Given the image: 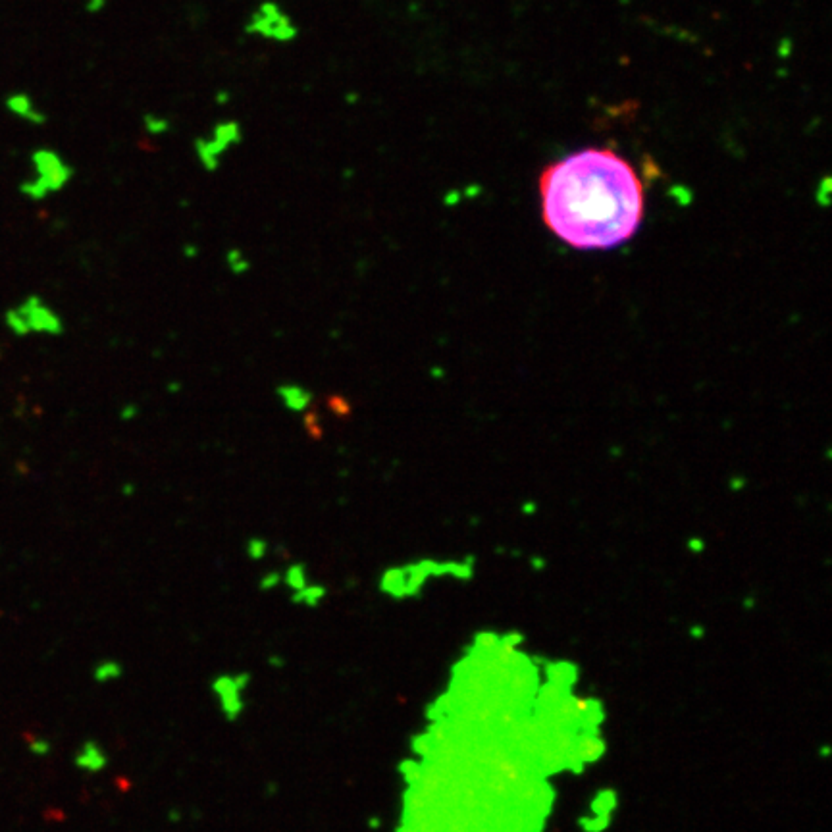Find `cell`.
I'll list each match as a JSON object with an SVG mask.
<instances>
[{
  "label": "cell",
  "instance_id": "1",
  "mask_svg": "<svg viewBox=\"0 0 832 832\" xmlns=\"http://www.w3.org/2000/svg\"><path fill=\"white\" fill-rule=\"evenodd\" d=\"M543 223L576 251H609L632 239L644 220V183L609 148H584L543 168Z\"/></svg>",
  "mask_w": 832,
  "mask_h": 832
},
{
  "label": "cell",
  "instance_id": "2",
  "mask_svg": "<svg viewBox=\"0 0 832 832\" xmlns=\"http://www.w3.org/2000/svg\"><path fill=\"white\" fill-rule=\"evenodd\" d=\"M4 326L16 337H27V335L58 337L66 332L60 314L35 293L27 295L26 299L19 300L4 312Z\"/></svg>",
  "mask_w": 832,
  "mask_h": 832
},
{
  "label": "cell",
  "instance_id": "3",
  "mask_svg": "<svg viewBox=\"0 0 832 832\" xmlns=\"http://www.w3.org/2000/svg\"><path fill=\"white\" fill-rule=\"evenodd\" d=\"M243 33L247 37L264 39L270 43L291 44L299 39L300 29L291 14L278 0H260L251 10L249 17L243 26Z\"/></svg>",
  "mask_w": 832,
  "mask_h": 832
},
{
  "label": "cell",
  "instance_id": "4",
  "mask_svg": "<svg viewBox=\"0 0 832 832\" xmlns=\"http://www.w3.org/2000/svg\"><path fill=\"white\" fill-rule=\"evenodd\" d=\"M243 139H245V129L239 120L233 118L220 120L216 121L206 135L195 137L193 155L206 173H216L222 168L223 156L235 146H239Z\"/></svg>",
  "mask_w": 832,
  "mask_h": 832
},
{
  "label": "cell",
  "instance_id": "5",
  "mask_svg": "<svg viewBox=\"0 0 832 832\" xmlns=\"http://www.w3.org/2000/svg\"><path fill=\"white\" fill-rule=\"evenodd\" d=\"M33 164L37 170V178L24 183V187H22V191L31 201H43L52 193L62 191L76 173L74 166H69L58 153H54L51 148L37 151L33 155Z\"/></svg>",
  "mask_w": 832,
  "mask_h": 832
},
{
  "label": "cell",
  "instance_id": "6",
  "mask_svg": "<svg viewBox=\"0 0 832 832\" xmlns=\"http://www.w3.org/2000/svg\"><path fill=\"white\" fill-rule=\"evenodd\" d=\"M251 677L247 670H237V672H222L218 677L212 678L210 682V692L214 695L218 709L222 713V717L228 722L239 721L241 715L245 713V692L251 686Z\"/></svg>",
  "mask_w": 832,
  "mask_h": 832
},
{
  "label": "cell",
  "instance_id": "7",
  "mask_svg": "<svg viewBox=\"0 0 832 832\" xmlns=\"http://www.w3.org/2000/svg\"><path fill=\"white\" fill-rule=\"evenodd\" d=\"M74 765L85 772H101L108 765V754L96 740H85L74 755Z\"/></svg>",
  "mask_w": 832,
  "mask_h": 832
},
{
  "label": "cell",
  "instance_id": "8",
  "mask_svg": "<svg viewBox=\"0 0 832 832\" xmlns=\"http://www.w3.org/2000/svg\"><path fill=\"white\" fill-rule=\"evenodd\" d=\"M275 393L280 397V401L283 407L291 412H305L312 403V393L307 387L299 386V384H283L278 386Z\"/></svg>",
  "mask_w": 832,
  "mask_h": 832
},
{
  "label": "cell",
  "instance_id": "9",
  "mask_svg": "<svg viewBox=\"0 0 832 832\" xmlns=\"http://www.w3.org/2000/svg\"><path fill=\"white\" fill-rule=\"evenodd\" d=\"M326 595L328 588L324 584L309 582L305 588H300V590L291 593V603L293 605H300V607L314 609V607H318L322 601L326 600Z\"/></svg>",
  "mask_w": 832,
  "mask_h": 832
},
{
  "label": "cell",
  "instance_id": "10",
  "mask_svg": "<svg viewBox=\"0 0 832 832\" xmlns=\"http://www.w3.org/2000/svg\"><path fill=\"white\" fill-rule=\"evenodd\" d=\"M141 124L148 137H164L173 129L172 120L158 112H145L141 118Z\"/></svg>",
  "mask_w": 832,
  "mask_h": 832
},
{
  "label": "cell",
  "instance_id": "11",
  "mask_svg": "<svg viewBox=\"0 0 832 832\" xmlns=\"http://www.w3.org/2000/svg\"><path fill=\"white\" fill-rule=\"evenodd\" d=\"M124 677V665L116 659L99 661L93 667V680L96 684H110Z\"/></svg>",
  "mask_w": 832,
  "mask_h": 832
},
{
  "label": "cell",
  "instance_id": "12",
  "mask_svg": "<svg viewBox=\"0 0 832 832\" xmlns=\"http://www.w3.org/2000/svg\"><path fill=\"white\" fill-rule=\"evenodd\" d=\"M309 582V570H307V566L303 565V563H293V565H289L285 568V572L282 575V584L287 590H291V593L300 590V588H305Z\"/></svg>",
  "mask_w": 832,
  "mask_h": 832
},
{
  "label": "cell",
  "instance_id": "13",
  "mask_svg": "<svg viewBox=\"0 0 832 832\" xmlns=\"http://www.w3.org/2000/svg\"><path fill=\"white\" fill-rule=\"evenodd\" d=\"M10 106H12V110L17 112L19 116L27 118V120L31 121V124H43L44 121V114H41V112L37 110V108L33 106V103H31L27 96H24V94H17V96H14V99H12V103H10Z\"/></svg>",
  "mask_w": 832,
  "mask_h": 832
},
{
  "label": "cell",
  "instance_id": "14",
  "mask_svg": "<svg viewBox=\"0 0 832 832\" xmlns=\"http://www.w3.org/2000/svg\"><path fill=\"white\" fill-rule=\"evenodd\" d=\"M27 747H29V752L33 755H37V757H46V755H51L52 752L51 740L43 738V736H33V738L27 742Z\"/></svg>",
  "mask_w": 832,
  "mask_h": 832
},
{
  "label": "cell",
  "instance_id": "15",
  "mask_svg": "<svg viewBox=\"0 0 832 832\" xmlns=\"http://www.w3.org/2000/svg\"><path fill=\"white\" fill-rule=\"evenodd\" d=\"M226 260H228V264H230V268H232L233 272H245V270L249 268V260H247V257H245L239 249L228 251Z\"/></svg>",
  "mask_w": 832,
  "mask_h": 832
},
{
  "label": "cell",
  "instance_id": "16",
  "mask_svg": "<svg viewBox=\"0 0 832 832\" xmlns=\"http://www.w3.org/2000/svg\"><path fill=\"white\" fill-rule=\"evenodd\" d=\"M282 584V575L280 572H275V570H270V572H266V575L260 578V588L262 590H274V588H278Z\"/></svg>",
  "mask_w": 832,
  "mask_h": 832
},
{
  "label": "cell",
  "instance_id": "17",
  "mask_svg": "<svg viewBox=\"0 0 832 832\" xmlns=\"http://www.w3.org/2000/svg\"><path fill=\"white\" fill-rule=\"evenodd\" d=\"M108 6V0H85V12L89 16H96Z\"/></svg>",
  "mask_w": 832,
  "mask_h": 832
},
{
  "label": "cell",
  "instance_id": "18",
  "mask_svg": "<svg viewBox=\"0 0 832 832\" xmlns=\"http://www.w3.org/2000/svg\"><path fill=\"white\" fill-rule=\"evenodd\" d=\"M247 551H249V555L253 559H262L264 557V551H266V545H264V541L262 540H253L249 541Z\"/></svg>",
  "mask_w": 832,
  "mask_h": 832
},
{
  "label": "cell",
  "instance_id": "19",
  "mask_svg": "<svg viewBox=\"0 0 832 832\" xmlns=\"http://www.w3.org/2000/svg\"><path fill=\"white\" fill-rule=\"evenodd\" d=\"M233 101V94L232 91H228V89H218L214 93V103L218 104V106H228V104Z\"/></svg>",
  "mask_w": 832,
  "mask_h": 832
},
{
  "label": "cell",
  "instance_id": "20",
  "mask_svg": "<svg viewBox=\"0 0 832 832\" xmlns=\"http://www.w3.org/2000/svg\"><path fill=\"white\" fill-rule=\"evenodd\" d=\"M268 665H270L272 669H282L283 665H285V661H283V657H280V655H270V657H268Z\"/></svg>",
  "mask_w": 832,
  "mask_h": 832
},
{
  "label": "cell",
  "instance_id": "21",
  "mask_svg": "<svg viewBox=\"0 0 832 832\" xmlns=\"http://www.w3.org/2000/svg\"><path fill=\"white\" fill-rule=\"evenodd\" d=\"M359 93L357 91H349V93L345 94V103H347V106H355V104L359 103Z\"/></svg>",
  "mask_w": 832,
  "mask_h": 832
},
{
  "label": "cell",
  "instance_id": "22",
  "mask_svg": "<svg viewBox=\"0 0 832 832\" xmlns=\"http://www.w3.org/2000/svg\"><path fill=\"white\" fill-rule=\"evenodd\" d=\"M380 824H382V821H380V819H377L376 815L370 817V819H368V826H370V829H374V831H376V829H380Z\"/></svg>",
  "mask_w": 832,
  "mask_h": 832
},
{
  "label": "cell",
  "instance_id": "23",
  "mask_svg": "<svg viewBox=\"0 0 832 832\" xmlns=\"http://www.w3.org/2000/svg\"><path fill=\"white\" fill-rule=\"evenodd\" d=\"M180 817H181L180 811H176V809H173V811H170V813H168V821H172V823H178V821H180Z\"/></svg>",
  "mask_w": 832,
  "mask_h": 832
}]
</instances>
